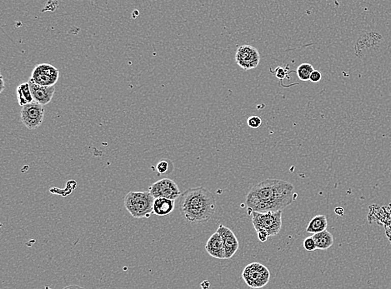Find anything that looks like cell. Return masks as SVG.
Here are the masks:
<instances>
[{
  "mask_svg": "<svg viewBox=\"0 0 391 289\" xmlns=\"http://www.w3.org/2000/svg\"><path fill=\"white\" fill-rule=\"evenodd\" d=\"M296 197L294 187L287 181L268 178L253 186L246 196V206L251 213L283 211Z\"/></svg>",
  "mask_w": 391,
  "mask_h": 289,
  "instance_id": "1",
  "label": "cell"
},
{
  "mask_svg": "<svg viewBox=\"0 0 391 289\" xmlns=\"http://www.w3.org/2000/svg\"><path fill=\"white\" fill-rule=\"evenodd\" d=\"M179 198V209L187 222L203 223L208 222L215 214L216 198L204 187L190 188Z\"/></svg>",
  "mask_w": 391,
  "mask_h": 289,
  "instance_id": "2",
  "label": "cell"
},
{
  "mask_svg": "<svg viewBox=\"0 0 391 289\" xmlns=\"http://www.w3.org/2000/svg\"><path fill=\"white\" fill-rule=\"evenodd\" d=\"M251 213L253 226L261 242H266L268 237L276 236L282 229V211L276 213L253 212Z\"/></svg>",
  "mask_w": 391,
  "mask_h": 289,
  "instance_id": "3",
  "label": "cell"
},
{
  "mask_svg": "<svg viewBox=\"0 0 391 289\" xmlns=\"http://www.w3.org/2000/svg\"><path fill=\"white\" fill-rule=\"evenodd\" d=\"M155 199L148 191H135L126 195L124 204L132 217L144 218L149 217L151 213H153Z\"/></svg>",
  "mask_w": 391,
  "mask_h": 289,
  "instance_id": "4",
  "label": "cell"
},
{
  "mask_svg": "<svg viewBox=\"0 0 391 289\" xmlns=\"http://www.w3.org/2000/svg\"><path fill=\"white\" fill-rule=\"evenodd\" d=\"M246 284L252 288H261L269 282L270 273L266 267L259 263L248 264L242 273Z\"/></svg>",
  "mask_w": 391,
  "mask_h": 289,
  "instance_id": "5",
  "label": "cell"
},
{
  "mask_svg": "<svg viewBox=\"0 0 391 289\" xmlns=\"http://www.w3.org/2000/svg\"><path fill=\"white\" fill-rule=\"evenodd\" d=\"M59 78V71L49 63H40L35 66L31 74V80L43 87L54 86Z\"/></svg>",
  "mask_w": 391,
  "mask_h": 289,
  "instance_id": "6",
  "label": "cell"
},
{
  "mask_svg": "<svg viewBox=\"0 0 391 289\" xmlns=\"http://www.w3.org/2000/svg\"><path fill=\"white\" fill-rule=\"evenodd\" d=\"M20 119L21 122L28 130H36L40 127V125L44 122V107L35 101L26 106L22 107Z\"/></svg>",
  "mask_w": 391,
  "mask_h": 289,
  "instance_id": "7",
  "label": "cell"
},
{
  "mask_svg": "<svg viewBox=\"0 0 391 289\" xmlns=\"http://www.w3.org/2000/svg\"><path fill=\"white\" fill-rule=\"evenodd\" d=\"M148 192L155 199L164 198L171 200H176L182 195L177 183L168 178H162L154 183L149 187Z\"/></svg>",
  "mask_w": 391,
  "mask_h": 289,
  "instance_id": "8",
  "label": "cell"
},
{
  "mask_svg": "<svg viewBox=\"0 0 391 289\" xmlns=\"http://www.w3.org/2000/svg\"><path fill=\"white\" fill-rule=\"evenodd\" d=\"M235 62L242 70L256 69L260 62V54L258 49L251 45L245 44L239 46L235 53Z\"/></svg>",
  "mask_w": 391,
  "mask_h": 289,
  "instance_id": "9",
  "label": "cell"
},
{
  "mask_svg": "<svg viewBox=\"0 0 391 289\" xmlns=\"http://www.w3.org/2000/svg\"><path fill=\"white\" fill-rule=\"evenodd\" d=\"M217 233L220 234L224 242L225 250V259H231L235 252L238 251L239 243L238 238L235 236L234 232L229 228L225 227L224 225H220L217 229Z\"/></svg>",
  "mask_w": 391,
  "mask_h": 289,
  "instance_id": "10",
  "label": "cell"
},
{
  "mask_svg": "<svg viewBox=\"0 0 391 289\" xmlns=\"http://www.w3.org/2000/svg\"><path fill=\"white\" fill-rule=\"evenodd\" d=\"M28 83L29 84V87H31L33 98H34L35 102L39 103L44 106L51 101L53 94L55 93L54 86L43 87V86L38 85L31 79Z\"/></svg>",
  "mask_w": 391,
  "mask_h": 289,
  "instance_id": "11",
  "label": "cell"
},
{
  "mask_svg": "<svg viewBox=\"0 0 391 289\" xmlns=\"http://www.w3.org/2000/svg\"><path fill=\"white\" fill-rule=\"evenodd\" d=\"M206 252L211 257L217 259H225V250L222 238L220 234L216 232L208 238L205 245Z\"/></svg>",
  "mask_w": 391,
  "mask_h": 289,
  "instance_id": "12",
  "label": "cell"
},
{
  "mask_svg": "<svg viewBox=\"0 0 391 289\" xmlns=\"http://www.w3.org/2000/svg\"><path fill=\"white\" fill-rule=\"evenodd\" d=\"M175 200L159 198L155 199L153 204V213L157 216H167L174 211Z\"/></svg>",
  "mask_w": 391,
  "mask_h": 289,
  "instance_id": "13",
  "label": "cell"
},
{
  "mask_svg": "<svg viewBox=\"0 0 391 289\" xmlns=\"http://www.w3.org/2000/svg\"><path fill=\"white\" fill-rule=\"evenodd\" d=\"M16 93L18 103L20 107L26 106L35 101L28 83H23L18 86Z\"/></svg>",
  "mask_w": 391,
  "mask_h": 289,
  "instance_id": "14",
  "label": "cell"
},
{
  "mask_svg": "<svg viewBox=\"0 0 391 289\" xmlns=\"http://www.w3.org/2000/svg\"><path fill=\"white\" fill-rule=\"evenodd\" d=\"M328 227V220L326 216L317 215L313 217L306 228V232L310 234H319L325 231Z\"/></svg>",
  "mask_w": 391,
  "mask_h": 289,
  "instance_id": "15",
  "label": "cell"
},
{
  "mask_svg": "<svg viewBox=\"0 0 391 289\" xmlns=\"http://www.w3.org/2000/svg\"><path fill=\"white\" fill-rule=\"evenodd\" d=\"M317 249L326 250L334 244V237L329 231L321 232L313 235Z\"/></svg>",
  "mask_w": 391,
  "mask_h": 289,
  "instance_id": "16",
  "label": "cell"
},
{
  "mask_svg": "<svg viewBox=\"0 0 391 289\" xmlns=\"http://www.w3.org/2000/svg\"><path fill=\"white\" fill-rule=\"evenodd\" d=\"M314 71H315V69L313 67V65L306 62V63H302L298 66L296 72L298 79L302 81H308L310 80V75Z\"/></svg>",
  "mask_w": 391,
  "mask_h": 289,
  "instance_id": "17",
  "label": "cell"
},
{
  "mask_svg": "<svg viewBox=\"0 0 391 289\" xmlns=\"http://www.w3.org/2000/svg\"><path fill=\"white\" fill-rule=\"evenodd\" d=\"M247 124L251 129H259L262 124V119L259 116H251L247 119Z\"/></svg>",
  "mask_w": 391,
  "mask_h": 289,
  "instance_id": "18",
  "label": "cell"
},
{
  "mask_svg": "<svg viewBox=\"0 0 391 289\" xmlns=\"http://www.w3.org/2000/svg\"><path fill=\"white\" fill-rule=\"evenodd\" d=\"M303 245L305 249L307 250L309 252H312V251L317 249L315 240H314L312 236L306 238L305 241H304Z\"/></svg>",
  "mask_w": 391,
  "mask_h": 289,
  "instance_id": "19",
  "label": "cell"
},
{
  "mask_svg": "<svg viewBox=\"0 0 391 289\" xmlns=\"http://www.w3.org/2000/svg\"><path fill=\"white\" fill-rule=\"evenodd\" d=\"M156 169L159 172V174H165L168 171V169H169V163L165 161V160L160 161V162L158 163Z\"/></svg>",
  "mask_w": 391,
  "mask_h": 289,
  "instance_id": "20",
  "label": "cell"
},
{
  "mask_svg": "<svg viewBox=\"0 0 391 289\" xmlns=\"http://www.w3.org/2000/svg\"><path fill=\"white\" fill-rule=\"evenodd\" d=\"M322 74L321 73L318 71V70H315L314 72L310 75V81L312 83H318V82L321 80Z\"/></svg>",
  "mask_w": 391,
  "mask_h": 289,
  "instance_id": "21",
  "label": "cell"
},
{
  "mask_svg": "<svg viewBox=\"0 0 391 289\" xmlns=\"http://www.w3.org/2000/svg\"><path fill=\"white\" fill-rule=\"evenodd\" d=\"M275 74H276V76L280 79H285V76H286V72H285V70L281 67H278L276 69V71H275Z\"/></svg>",
  "mask_w": 391,
  "mask_h": 289,
  "instance_id": "22",
  "label": "cell"
},
{
  "mask_svg": "<svg viewBox=\"0 0 391 289\" xmlns=\"http://www.w3.org/2000/svg\"><path fill=\"white\" fill-rule=\"evenodd\" d=\"M64 289H85L84 287H80V286H78V285H70V286H68V287H65Z\"/></svg>",
  "mask_w": 391,
  "mask_h": 289,
  "instance_id": "23",
  "label": "cell"
},
{
  "mask_svg": "<svg viewBox=\"0 0 391 289\" xmlns=\"http://www.w3.org/2000/svg\"><path fill=\"white\" fill-rule=\"evenodd\" d=\"M4 89H5V81H4V78H3L2 75H1V90H0V92L2 93Z\"/></svg>",
  "mask_w": 391,
  "mask_h": 289,
  "instance_id": "24",
  "label": "cell"
}]
</instances>
